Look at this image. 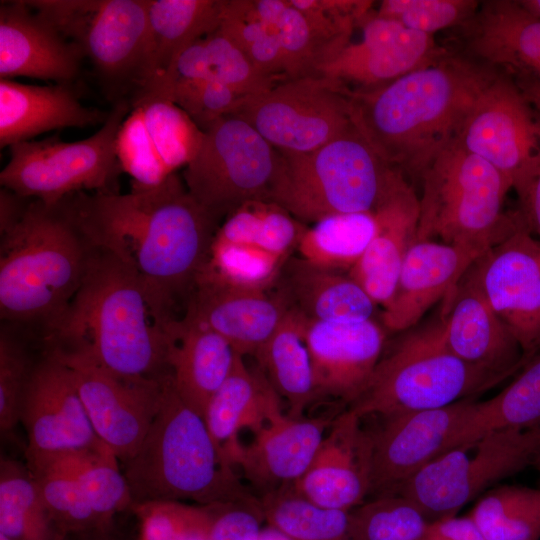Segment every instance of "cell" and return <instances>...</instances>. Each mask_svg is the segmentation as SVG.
I'll list each match as a JSON object with an SVG mask.
<instances>
[{
    "label": "cell",
    "instance_id": "cell-16",
    "mask_svg": "<svg viewBox=\"0 0 540 540\" xmlns=\"http://www.w3.org/2000/svg\"><path fill=\"white\" fill-rule=\"evenodd\" d=\"M475 401L467 398L441 408L381 416V425L370 432L369 495L396 494L421 468L457 448Z\"/></svg>",
    "mask_w": 540,
    "mask_h": 540
},
{
    "label": "cell",
    "instance_id": "cell-38",
    "mask_svg": "<svg viewBox=\"0 0 540 540\" xmlns=\"http://www.w3.org/2000/svg\"><path fill=\"white\" fill-rule=\"evenodd\" d=\"M177 78L212 80L245 97L263 93L280 82L260 72L219 26L181 54Z\"/></svg>",
    "mask_w": 540,
    "mask_h": 540
},
{
    "label": "cell",
    "instance_id": "cell-50",
    "mask_svg": "<svg viewBox=\"0 0 540 540\" xmlns=\"http://www.w3.org/2000/svg\"><path fill=\"white\" fill-rule=\"evenodd\" d=\"M34 477L45 506L65 535L111 531L103 527L76 480L54 475Z\"/></svg>",
    "mask_w": 540,
    "mask_h": 540
},
{
    "label": "cell",
    "instance_id": "cell-47",
    "mask_svg": "<svg viewBox=\"0 0 540 540\" xmlns=\"http://www.w3.org/2000/svg\"><path fill=\"white\" fill-rule=\"evenodd\" d=\"M28 345L12 325L0 331V429L10 432L20 422L21 408L35 366Z\"/></svg>",
    "mask_w": 540,
    "mask_h": 540
},
{
    "label": "cell",
    "instance_id": "cell-57",
    "mask_svg": "<svg viewBox=\"0 0 540 540\" xmlns=\"http://www.w3.org/2000/svg\"><path fill=\"white\" fill-rule=\"evenodd\" d=\"M71 536H73V540H118L112 536L111 531H92Z\"/></svg>",
    "mask_w": 540,
    "mask_h": 540
},
{
    "label": "cell",
    "instance_id": "cell-46",
    "mask_svg": "<svg viewBox=\"0 0 540 540\" xmlns=\"http://www.w3.org/2000/svg\"><path fill=\"white\" fill-rule=\"evenodd\" d=\"M214 505L150 501L130 510L139 522V540H208Z\"/></svg>",
    "mask_w": 540,
    "mask_h": 540
},
{
    "label": "cell",
    "instance_id": "cell-52",
    "mask_svg": "<svg viewBox=\"0 0 540 540\" xmlns=\"http://www.w3.org/2000/svg\"><path fill=\"white\" fill-rule=\"evenodd\" d=\"M266 522L259 498L214 505L208 540H257Z\"/></svg>",
    "mask_w": 540,
    "mask_h": 540
},
{
    "label": "cell",
    "instance_id": "cell-58",
    "mask_svg": "<svg viewBox=\"0 0 540 540\" xmlns=\"http://www.w3.org/2000/svg\"><path fill=\"white\" fill-rule=\"evenodd\" d=\"M531 14L540 18V0H518Z\"/></svg>",
    "mask_w": 540,
    "mask_h": 540
},
{
    "label": "cell",
    "instance_id": "cell-33",
    "mask_svg": "<svg viewBox=\"0 0 540 540\" xmlns=\"http://www.w3.org/2000/svg\"><path fill=\"white\" fill-rule=\"evenodd\" d=\"M167 363L177 392L203 418L228 377L236 352L219 334L185 315L167 326Z\"/></svg>",
    "mask_w": 540,
    "mask_h": 540
},
{
    "label": "cell",
    "instance_id": "cell-20",
    "mask_svg": "<svg viewBox=\"0 0 540 540\" xmlns=\"http://www.w3.org/2000/svg\"><path fill=\"white\" fill-rule=\"evenodd\" d=\"M358 28L362 30L361 40L350 42L319 72L351 92L382 87L435 61L448 50L433 36L410 30L373 10Z\"/></svg>",
    "mask_w": 540,
    "mask_h": 540
},
{
    "label": "cell",
    "instance_id": "cell-3",
    "mask_svg": "<svg viewBox=\"0 0 540 540\" xmlns=\"http://www.w3.org/2000/svg\"><path fill=\"white\" fill-rule=\"evenodd\" d=\"M174 318L132 271L92 247L76 294L41 339L117 375L160 379L171 372L167 326Z\"/></svg>",
    "mask_w": 540,
    "mask_h": 540
},
{
    "label": "cell",
    "instance_id": "cell-26",
    "mask_svg": "<svg viewBox=\"0 0 540 540\" xmlns=\"http://www.w3.org/2000/svg\"><path fill=\"white\" fill-rule=\"evenodd\" d=\"M440 317L449 348L471 365L509 377L530 360L523 356L469 269L444 299Z\"/></svg>",
    "mask_w": 540,
    "mask_h": 540
},
{
    "label": "cell",
    "instance_id": "cell-28",
    "mask_svg": "<svg viewBox=\"0 0 540 540\" xmlns=\"http://www.w3.org/2000/svg\"><path fill=\"white\" fill-rule=\"evenodd\" d=\"M478 258L442 242L414 241L404 258L394 295L383 308L382 325L397 332L412 328L434 304L453 292Z\"/></svg>",
    "mask_w": 540,
    "mask_h": 540
},
{
    "label": "cell",
    "instance_id": "cell-49",
    "mask_svg": "<svg viewBox=\"0 0 540 540\" xmlns=\"http://www.w3.org/2000/svg\"><path fill=\"white\" fill-rule=\"evenodd\" d=\"M246 98L224 84L200 78H177L168 95L202 131L235 114Z\"/></svg>",
    "mask_w": 540,
    "mask_h": 540
},
{
    "label": "cell",
    "instance_id": "cell-10",
    "mask_svg": "<svg viewBox=\"0 0 540 540\" xmlns=\"http://www.w3.org/2000/svg\"><path fill=\"white\" fill-rule=\"evenodd\" d=\"M130 110L129 101L114 103L100 129L82 140L50 137L11 145L9 161L0 172L1 187L46 204L80 192H119L123 170L116 140Z\"/></svg>",
    "mask_w": 540,
    "mask_h": 540
},
{
    "label": "cell",
    "instance_id": "cell-32",
    "mask_svg": "<svg viewBox=\"0 0 540 540\" xmlns=\"http://www.w3.org/2000/svg\"><path fill=\"white\" fill-rule=\"evenodd\" d=\"M282 413L279 396L263 372H252L236 353L233 367L210 399L204 420L223 463L233 468L243 451V428L257 432Z\"/></svg>",
    "mask_w": 540,
    "mask_h": 540
},
{
    "label": "cell",
    "instance_id": "cell-29",
    "mask_svg": "<svg viewBox=\"0 0 540 540\" xmlns=\"http://www.w3.org/2000/svg\"><path fill=\"white\" fill-rule=\"evenodd\" d=\"M223 4L224 0H148L145 81L134 101L149 96L168 99L178 59L191 44L219 26Z\"/></svg>",
    "mask_w": 540,
    "mask_h": 540
},
{
    "label": "cell",
    "instance_id": "cell-11",
    "mask_svg": "<svg viewBox=\"0 0 540 540\" xmlns=\"http://www.w3.org/2000/svg\"><path fill=\"white\" fill-rule=\"evenodd\" d=\"M279 152L236 114L203 131L197 153L185 166L190 195L221 223L242 205L269 201Z\"/></svg>",
    "mask_w": 540,
    "mask_h": 540
},
{
    "label": "cell",
    "instance_id": "cell-51",
    "mask_svg": "<svg viewBox=\"0 0 540 540\" xmlns=\"http://www.w3.org/2000/svg\"><path fill=\"white\" fill-rule=\"evenodd\" d=\"M118 460L109 449L76 480L106 530H111L115 514L132 505L129 486Z\"/></svg>",
    "mask_w": 540,
    "mask_h": 540
},
{
    "label": "cell",
    "instance_id": "cell-14",
    "mask_svg": "<svg viewBox=\"0 0 540 540\" xmlns=\"http://www.w3.org/2000/svg\"><path fill=\"white\" fill-rule=\"evenodd\" d=\"M456 141L503 174L519 198L540 169V116L500 70L477 96Z\"/></svg>",
    "mask_w": 540,
    "mask_h": 540
},
{
    "label": "cell",
    "instance_id": "cell-13",
    "mask_svg": "<svg viewBox=\"0 0 540 540\" xmlns=\"http://www.w3.org/2000/svg\"><path fill=\"white\" fill-rule=\"evenodd\" d=\"M350 94L323 74L290 78L247 97L235 114L277 151L308 153L355 127Z\"/></svg>",
    "mask_w": 540,
    "mask_h": 540
},
{
    "label": "cell",
    "instance_id": "cell-2",
    "mask_svg": "<svg viewBox=\"0 0 540 540\" xmlns=\"http://www.w3.org/2000/svg\"><path fill=\"white\" fill-rule=\"evenodd\" d=\"M497 69L458 51L373 90L351 92V118L376 153L420 179L453 141Z\"/></svg>",
    "mask_w": 540,
    "mask_h": 540
},
{
    "label": "cell",
    "instance_id": "cell-53",
    "mask_svg": "<svg viewBox=\"0 0 540 540\" xmlns=\"http://www.w3.org/2000/svg\"><path fill=\"white\" fill-rule=\"evenodd\" d=\"M422 540H485L482 533L467 515L441 518L430 522Z\"/></svg>",
    "mask_w": 540,
    "mask_h": 540
},
{
    "label": "cell",
    "instance_id": "cell-4",
    "mask_svg": "<svg viewBox=\"0 0 540 540\" xmlns=\"http://www.w3.org/2000/svg\"><path fill=\"white\" fill-rule=\"evenodd\" d=\"M92 246L64 201L29 199L0 228V316L41 334L62 314L84 277Z\"/></svg>",
    "mask_w": 540,
    "mask_h": 540
},
{
    "label": "cell",
    "instance_id": "cell-17",
    "mask_svg": "<svg viewBox=\"0 0 540 540\" xmlns=\"http://www.w3.org/2000/svg\"><path fill=\"white\" fill-rule=\"evenodd\" d=\"M489 305L531 359L540 352V241L524 219L469 268Z\"/></svg>",
    "mask_w": 540,
    "mask_h": 540
},
{
    "label": "cell",
    "instance_id": "cell-25",
    "mask_svg": "<svg viewBox=\"0 0 540 540\" xmlns=\"http://www.w3.org/2000/svg\"><path fill=\"white\" fill-rule=\"evenodd\" d=\"M84 56L26 1L0 5V79L29 77L72 84Z\"/></svg>",
    "mask_w": 540,
    "mask_h": 540
},
{
    "label": "cell",
    "instance_id": "cell-6",
    "mask_svg": "<svg viewBox=\"0 0 540 540\" xmlns=\"http://www.w3.org/2000/svg\"><path fill=\"white\" fill-rule=\"evenodd\" d=\"M406 182L354 127L311 152H279L269 201L313 224L330 215L375 212Z\"/></svg>",
    "mask_w": 540,
    "mask_h": 540
},
{
    "label": "cell",
    "instance_id": "cell-19",
    "mask_svg": "<svg viewBox=\"0 0 540 540\" xmlns=\"http://www.w3.org/2000/svg\"><path fill=\"white\" fill-rule=\"evenodd\" d=\"M43 349L20 415L28 437L27 463L61 451L104 444L94 431L69 368L54 352Z\"/></svg>",
    "mask_w": 540,
    "mask_h": 540
},
{
    "label": "cell",
    "instance_id": "cell-43",
    "mask_svg": "<svg viewBox=\"0 0 540 540\" xmlns=\"http://www.w3.org/2000/svg\"><path fill=\"white\" fill-rule=\"evenodd\" d=\"M468 516L485 540H539L540 489L515 485L491 489Z\"/></svg>",
    "mask_w": 540,
    "mask_h": 540
},
{
    "label": "cell",
    "instance_id": "cell-42",
    "mask_svg": "<svg viewBox=\"0 0 540 540\" xmlns=\"http://www.w3.org/2000/svg\"><path fill=\"white\" fill-rule=\"evenodd\" d=\"M265 520L292 540H358L350 511L317 506L298 493L293 486L261 495Z\"/></svg>",
    "mask_w": 540,
    "mask_h": 540
},
{
    "label": "cell",
    "instance_id": "cell-15",
    "mask_svg": "<svg viewBox=\"0 0 540 540\" xmlns=\"http://www.w3.org/2000/svg\"><path fill=\"white\" fill-rule=\"evenodd\" d=\"M47 349L69 368L97 436L126 463L158 412L165 375L160 379L124 377L84 355Z\"/></svg>",
    "mask_w": 540,
    "mask_h": 540
},
{
    "label": "cell",
    "instance_id": "cell-23",
    "mask_svg": "<svg viewBox=\"0 0 540 540\" xmlns=\"http://www.w3.org/2000/svg\"><path fill=\"white\" fill-rule=\"evenodd\" d=\"M287 312L270 290L233 285L202 272L182 315L215 331L239 355L255 357Z\"/></svg>",
    "mask_w": 540,
    "mask_h": 540
},
{
    "label": "cell",
    "instance_id": "cell-48",
    "mask_svg": "<svg viewBox=\"0 0 540 540\" xmlns=\"http://www.w3.org/2000/svg\"><path fill=\"white\" fill-rule=\"evenodd\" d=\"M476 0H384L376 13L404 27L433 36L434 33L459 28L476 13Z\"/></svg>",
    "mask_w": 540,
    "mask_h": 540
},
{
    "label": "cell",
    "instance_id": "cell-22",
    "mask_svg": "<svg viewBox=\"0 0 540 540\" xmlns=\"http://www.w3.org/2000/svg\"><path fill=\"white\" fill-rule=\"evenodd\" d=\"M362 418L347 409L337 415L309 467L293 489L324 508L351 511L370 491L371 437Z\"/></svg>",
    "mask_w": 540,
    "mask_h": 540
},
{
    "label": "cell",
    "instance_id": "cell-37",
    "mask_svg": "<svg viewBox=\"0 0 540 540\" xmlns=\"http://www.w3.org/2000/svg\"><path fill=\"white\" fill-rule=\"evenodd\" d=\"M540 427V352L501 392L475 401L461 432L459 446H471L487 434Z\"/></svg>",
    "mask_w": 540,
    "mask_h": 540
},
{
    "label": "cell",
    "instance_id": "cell-60",
    "mask_svg": "<svg viewBox=\"0 0 540 540\" xmlns=\"http://www.w3.org/2000/svg\"><path fill=\"white\" fill-rule=\"evenodd\" d=\"M537 432H538V436H539V439H540V427H537Z\"/></svg>",
    "mask_w": 540,
    "mask_h": 540
},
{
    "label": "cell",
    "instance_id": "cell-40",
    "mask_svg": "<svg viewBox=\"0 0 540 540\" xmlns=\"http://www.w3.org/2000/svg\"><path fill=\"white\" fill-rule=\"evenodd\" d=\"M306 227L273 202L251 201L221 223L213 242L244 245L285 262L297 250Z\"/></svg>",
    "mask_w": 540,
    "mask_h": 540
},
{
    "label": "cell",
    "instance_id": "cell-35",
    "mask_svg": "<svg viewBox=\"0 0 540 540\" xmlns=\"http://www.w3.org/2000/svg\"><path fill=\"white\" fill-rule=\"evenodd\" d=\"M304 318L288 311L278 328L257 352L263 374L289 406L288 416L303 417L316 399L310 355L303 337Z\"/></svg>",
    "mask_w": 540,
    "mask_h": 540
},
{
    "label": "cell",
    "instance_id": "cell-18",
    "mask_svg": "<svg viewBox=\"0 0 540 540\" xmlns=\"http://www.w3.org/2000/svg\"><path fill=\"white\" fill-rule=\"evenodd\" d=\"M202 137L203 131L171 100L143 97L131 104L120 126L116 152L132 182L152 186L186 166Z\"/></svg>",
    "mask_w": 540,
    "mask_h": 540
},
{
    "label": "cell",
    "instance_id": "cell-8",
    "mask_svg": "<svg viewBox=\"0 0 540 540\" xmlns=\"http://www.w3.org/2000/svg\"><path fill=\"white\" fill-rule=\"evenodd\" d=\"M506 378L453 353L440 317L382 355L367 388L348 409L362 419L436 409L474 398Z\"/></svg>",
    "mask_w": 540,
    "mask_h": 540
},
{
    "label": "cell",
    "instance_id": "cell-36",
    "mask_svg": "<svg viewBox=\"0 0 540 540\" xmlns=\"http://www.w3.org/2000/svg\"><path fill=\"white\" fill-rule=\"evenodd\" d=\"M253 14L275 32L287 78L320 74L348 44L318 28L289 0H248Z\"/></svg>",
    "mask_w": 540,
    "mask_h": 540
},
{
    "label": "cell",
    "instance_id": "cell-9",
    "mask_svg": "<svg viewBox=\"0 0 540 540\" xmlns=\"http://www.w3.org/2000/svg\"><path fill=\"white\" fill-rule=\"evenodd\" d=\"M88 58L107 98L132 103L148 55V0H25Z\"/></svg>",
    "mask_w": 540,
    "mask_h": 540
},
{
    "label": "cell",
    "instance_id": "cell-21",
    "mask_svg": "<svg viewBox=\"0 0 540 540\" xmlns=\"http://www.w3.org/2000/svg\"><path fill=\"white\" fill-rule=\"evenodd\" d=\"M303 337L318 397L337 398L349 405L356 401L382 357L384 328L373 319L321 322L304 318Z\"/></svg>",
    "mask_w": 540,
    "mask_h": 540
},
{
    "label": "cell",
    "instance_id": "cell-12",
    "mask_svg": "<svg viewBox=\"0 0 540 540\" xmlns=\"http://www.w3.org/2000/svg\"><path fill=\"white\" fill-rule=\"evenodd\" d=\"M539 448L537 428L496 431L438 456L396 494L412 501L430 522L455 516L487 487L531 465Z\"/></svg>",
    "mask_w": 540,
    "mask_h": 540
},
{
    "label": "cell",
    "instance_id": "cell-5",
    "mask_svg": "<svg viewBox=\"0 0 540 540\" xmlns=\"http://www.w3.org/2000/svg\"><path fill=\"white\" fill-rule=\"evenodd\" d=\"M123 465L132 504L212 505L254 497L223 463L204 418L181 398L171 372L162 378L160 406L148 432Z\"/></svg>",
    "mask_w": 540,
    "mask_h": 540
},
{
    "label": "cell",
    "instance_id": "cell-59",
    "mask_svg": "<svg viewBox=\"0 0 540 540\" xmlns=\"http://www.w3.org/2000/svg\"><path fill=\"white\" fill-rule=\"evenodd\" d=\"M0 540H11V539L7 538L3 534H0Z\"/></svg>",
    "mask_w": 540,
    "mask_h": 540
},
{
    "label": "cell",
    "instance_id": "cell-27",
    "mask_svg": "<svg viewBox=\"0 0 540 540\" xmlns=\"http://www.w3.org/2000/svg\"><path fill=\"white\" fill-rule=\"evenodd\" d=\"M335 417L292 418L280 413L255 432L237 466L260 495L291 487L309 467Z\"/></svg>",
    "mask_w": 540,
    "mask_h": 540
},
{
    "label": "cell",
    "instance_id": "cell-44",
    "mask_svg": "<svg viewBox=\"0 0 540 540\" xmlns=\"http://www.w3.org/2000/svg\"><path fill=\"white\" fill-rule=\"evenodd\" d=\"M358 540H422L430 524L424 513L400 494L365 501L350 511Z\"/></svg>",
    "mask_w": 540,
    "mask_h": 540
},
{
    "label": "cell",
    "instance_id": "cell-55",
    "mask_svg": "<svg viewBox=\"0 0 540 540\" xmlns=\"http://www.w3.org/2000/svg\"><path fill=\"white\" fill-rule=\"evenodd\" d=\"M514 81L540 116V82L530 79H514Z\"/></svg>",
    "mask_w": 540,
    "mask_h": 540
},
{
    "label": "cell",
    "instance_id": "cell-24",
    "mask_svg": "<svg viewBox=\"0 0 540 540\" xmlns=\"http://www.w3.org/2000/svg\"><path fill=\"white\" fill-rule=\"evenodd\" d=\"M458 52L513 79L540 82V18L519 1H481L459 27Z\"/></svg>",
    "mask_w": 540,
    "mask_h": 540
},
{
    "label": "cell",
    "instance_id": "cell-45",
    "mask_svg": "<svg viewBox=\"0 0 540 540\" xmlns=\"http://www.w3.org/2000/svg\"><path fill=\"white\" fill-rule=\"evenodd\" d=\"M219 27L260 72L276 81L288 79L275 32L253 14L248 0H224Z\"/></svg>",
    "mask_w": 540,
    "mask_h": 540
},
{
    "label": "cell",
    "instance_id": "cell-7",
    "mask_svg": "<svg viewBox=\"0 0 540 540\" xmlns=\"http://www.w3.org/2000/svg\"><path fill=\"white\" fill-rule=\"evenodd\" d=\"M419 218L414 241H436L478 257L509 237L523 220L504 211L512 186L490 163L455 140L420 177Z\"/></svg>",
    "mask_w": 540,
    "mask_h": 540
},
{
    "label": "cell",
    "instance_id": "cell-30",
    "mask_svg": "<svg viewBox=\"0 0 540 540\" xmlns=\"http://www.w3.org/2000/svg\"><path fill=\"white\" fill-rule=\"evenodd\" d=\"M109 111L81 104L72 84L39 86L0 79V147L56 129L103 124Z\"/></svg>",
    "mask_w": 540,
    "mask_h": 540
},
{
    "label": "cell",
    "instance_id": "cell-39",
    "mask_svg": "<svg viewBox=\"0 0 540 540\" xmlns=\"http://www.w3.org/2000/svg\"><path fill=\"white\" fill-rule=\"evenodd\" d=\"M0 534L11 540H67L52 519L35 477L16 460H0Z\"/></svg>",
    "mask_w": 540,
    "mask_h": 540
},
{
    "label": "cell",
    "instance_id": "cell-41",
    "mask_svg": "<svg viewBox=\"0 0 540 540\" xmlns=\"http://www.w3.org/2000/svg\"><path fill=\"white\" fill-rule=\"evenodd\" d=\"M379 227L375 212L330 215L307 226L297 246L300 257L319 267L351 269Z\"/></svg>",
    "mask_w": 540,
    "mask_h": 540
},
{
    "label": "cell",
    "instance_id": "cell-56",
    "mask_svg": "<svg viewBox=\"0 0 540 540\" xmlns=\"http://www.w3.org/2000/svg\"><path fill=\"white\" fill-rule=\"evenodd\" d=\"M257 540H292L288 535L281 530L268 525L263 527L259 533Z\"/></svg>",
    "mask_w": 540,
    "mask_h": 540
},
{
    "label": "cell",
    "instance_id": "cell-31",
    "mask_svg": "<svg viewBox=\"0 0 540 540\" xmlns=\"http://www.w3.org/2000/svg\"><path fill=\"white\" fill-rule=\"evenodd\" d=\"M270 291L311 321L350 322L373 319L377 305L349 275L325 269L292 255Z\"/></svg>",
    "mask_w": 540,
    "mask_h": 540
},
{
    "label": "cell",
    "instance_id": "cell-34",
    "mask_svg": "<svg viewBox=\"0 0 540 540\" xmlns=\"http://www.w3.org/2000/svg\"><path fill=\"white\" fill-rule=\"evenodd\" d=\"M375 213L377 233L348 275L377 306L385 308L394 295L407 250L415 240L419 197L407 181Z\"/></svg>",
    "mask_w": 540,
    "mask_h": 540
},
{
    "label": "cell",
    "instance_id": "cell-54",
    "mask_svg": "<svg viewBox=\"0 0 540 540\" xmlns=\"http://www.w3.org/2000/svg\"><path fill=\"white\" fill-rule=\"evenodd\" d=\"M519 199L527 227L540 236V169Z\"/></svg>",
    "mask_w": 540,
    "mask_h": 540
},
{
    "label": "cell",
    "instance_id": "cell-1",
    "mask_svg": "<svg viewBox=\"0 0 540 540\" xmlns=\"http://www.w3.org/2000/svg\"><path fill=\"white\" fill-rule=\"evenodd\" d=\"M64 203L88 243L132 271L176 317L209 259L220 226L173 173L128 193L80 192Z\"/></svg>",
    "mask_w": 540,
    "mask_h": 540
}]
</instances>
